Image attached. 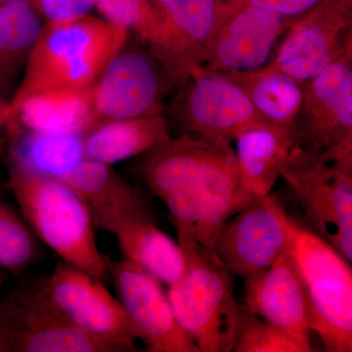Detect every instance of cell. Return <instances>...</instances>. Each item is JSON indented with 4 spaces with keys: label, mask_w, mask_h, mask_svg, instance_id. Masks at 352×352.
I'll return each instance as SVG.
<instances>
[{
    "label": "cell",
    "mask_w": 352,
    "mask_h": 352,
    "mask_svg": "<svg viewBox=\"0 0 352 352\" xmlns=\"http://www.w3.org/2000/svg\"><path fill=\"white\" fill-rule=\"evenodd\" d=\"M138 173L168 208L177 242L204 251L214 252L223 224L254 201L241 182L232 146L187 132L143 154Z\"/></svg>",
    "instance_id": "6da1fadb"
},
{
    "label": "cell",
    "mask_w": 352,
    "mask_h": 352,
    "mask_svg": "<svg viewBox=\"0 0 352 352\" xmlns=\"http://www.w3.org/2000/svg\"><path fill=\"white\" fill-rule=\"evenodd\" d=\"M9 186L38 239L72 264L106 283L116 261L99 250L85 201L68 184L23 164L6 161Z\"/></svg>",
    "instance_id": "7a4b0ae2"
},
{
    "label": "cell",
    "mask_w": 352,
    "mask_h": 352,
    "mask_svg": "<svg viewBox=\"0 0 352 352\" xmlns=\"http://www.w3.org/2000/svg\"><path fill=\"white\" fill-rule=\"evenodd\" d=\"M129 36L126 30L90 15L69 24L45 25L7 106L9 120L32 95L91 87L112 58L126 47Z\"/></svg>",
    "instance_id": "3957f363"
},
{
    "label": "cell",
    "mask_w": 352,
    "mask_h": 352,
    "mask_svg": "<svg viewBox=\"0 0 352 352\" xmlns=\"http://www.w3.org/2000/svg\"><path fill=\"white\" fill-rule=\"evenodd\" d=\"M179 245L186 267L166 292L176 320L200 352L232 351L243 310L234 296L233 274L214 252Z\"/></svg>",
    "instance_id": "277c9868"
},
{
    "label": "cell",
    "mask_w": 352,
    "mask_h": 352,
    "mask_svg": "<svg viewBox=\"0 0 352 352\" xmlns=\"http://www.w3.org/2000/svg\"><path fill=\"white\" fill-rule=\"evenodd\" d=\"M289 252L305 289L312 333L329 352H351V263L298 221Z\"/></svg>",
    "instance_id": "5b68a950"
},
{
    "label": "cell",
    "mask_w": 352,
    "mask_h": 352,
    "mask_svg": "<svg viewBox=\"0 0 352 352\" xmlns=\"http://www.w3.org/2000/svg\"><path fill=\"white\" fill-rule=\"evenodd\" d=\"M281 177L305 212L307 226L352 261V173L329 163L319 153L296 145Z\"/></svg>",
    "instance_id": "8992f818"
},
{
    "label": "cell",
    "mask_w": 352,
    "mask_h": 352,
    "mask_svg": "<svg viewBox=\"0 0 352 352\" xmlns=\"http://www.w3.org/2000/svg\"><path fill=\"white\" fill-rule=\"evenodd\" d=\"M0 352L119 351L72 325L38 280L0 298Z\"/></svg>",
    "instance_id": "52a82bcc"
},
{
    "label": "cell",
    "mask_w": 352,
    "mask_h": 352,
    "mask_svg": "<svg viewBox=\"0 0 352 352\" xmlns=\"http://www.w3.org/2000/svg\"><path fill=\"white\" fill-rule=\"evenodd\" d=\"M302 87L298 145L352 173V52Z\"/></svg>",
    "instance_id": "ba28073f"
},
{
    "label": "cell",
    "mask_w": 352,
    "mask_h": 352,
    "mask_svg": "<svg viewBox=\"0 0 352 352\" xmlns=\"http://www.w3.org/2000/svg\"><path fill=\"white\" fill-rule=\"evenodd\" d=\"M178 87L173 113L187 133L231 145L243 132L277 126L264 119L245 92L221 72L198 67Z\"/></svg>",
    "instance_id": "9c48e42d"
},
{
    "label": "cell",
    "mask_w": 352,
    "mask_h": 352,
    "mask_svg": "<svg viewBox=\"0 0 352 352\" xmlns=\"http://www.w3.org/2000/svg\"><path fill=\"white\" fill-rule=\"evenodd\" d=\"M296 226V220L270 192L227 220L215 240L214 252L227 270L245 279L289 252Z\"/></svg>",
    "instance_id": "30bf717a"
},
{
    "label": "cell",
    "mask_w": 352,
    "mask_h": 352,
    "mask_svg": "<svg viewBox=\"0 0 352 352\" xmlns=\"http://www.w3.org/2000/svg\"><path fill=\"white\" fill-rule=\"evenodd\" d=\"M270 66L302 85L352 52V0H321L294 18Z\"/></svg>",
    "instance_id": "8fae6325"
},
{
    "label": "cell",
    "mask_w": 352,
    "mask_h": 352,
    "mask_svg": "<svg viewBox=\"0 0 352 352\" xmlns=\"http://www.w3.org/2000/svg\"><path fill=\"white\" fill-rule=\"evenodd\" d=\"M43 282L51 302L72 325L119 352L136 351L141 333L103 282L65 261Z\"/></svg>",
    "instance_id": "7c38bea8"
},
{
    "label": "cell",
    "mask_w": 352,
    "mask_h": 352,
    "mask_svg": "<svg viewBox=\"0 0 352 352\" xmlns=\"http://www.w3.org/2000/svg\"><path fill=\"white\" fill-rule=\"evenodd\" d=\"M124 48L112 58L92 85L99 122L163 113L164 96L175 87L163 66L147 50Z\"/></svg>",
    "instance_id": "4fadbf2b"
},
{
    "label": "cell",
    "mask_w": 352,
    "mask_h": 352,
    "mask_svg": "<svg viewBox=\"0 0 352 352\" xmlns=\"http://www.w3.org/2000/svg\"><path fill=\"white\" fill-rule=\"evenodd\" d=\"M292 18L258 7L220 2L212 45L204 66L214 71H252L270 63Z\"/></svg>",
    "instance_id": "5bb4252c"
},
{
    "label": "cell",
    "mask_w": 352,
    "mask_h": 352,
    "mask_svg": "<svg viewBox=\"0 0 352 352\" xmlns=\"http://www.w3.org/2000/svg\"><path fill=\"white\" fill-rule=\"evenodd\" d=\"M111 278L118 300L151 352H200L176 320L162 282L124 258L113 264Z\"/></svg>",
    "instance_id": "9a60e30c"
},
{
    "label": "cell",
    "mask_w": 352,
    "mask_h": 352,
    "mask_svg": "<svg viewBox=\"0 0 352 352\" xmlns=\"http://www.w3.org/2000/svg\"><path fill=\"white\" fill-rule=\"evenodd\" d=\"M163 27L148 52L163 66L175 87L207 62L219 17V0H157Z\"/></svg>",
    "instance_id": "2e32d148"
},
{
    "label": "cell",
    "mask_w": 352,
    "mask_h": 352,
    "mask_svg": "<svg viewBox=\"0 0 352 352\" xmlns=\"http://www.w3.org/2000/svg\"><path fill=\"white\" fill-rule=\"evenodd\" d=\"M56 178L85 201L94 226L113 235L127 221L153 217L144 190L129 184L109 164L83 157Z\"/></svg>",
    "instance_id": "e0dca14e"
},
{
    "label": "cell",
    "mask_w": 352,
    "mask_h": 352,
    "mask_svg": "<svg viewBox=\"0 0 352 352\" xmlns=\"http://www.w3.org/2000/svg\"><path fill=\"white\" fill-rule=\"evenodd\" d=\"M244 281V307L249 311L311 344L305 289L289 250Z\"/></svg>",
    "instance_id": "ac0fdd59"
},
{
    "label": "cell",
    "mask_w": 352,
    "mask_h": 352,
    "mask_svg": "<svg viewBox=\"0 0 352 352\" xmlns=\"http://www.w3.org/2000/svg\"><path fill=\"white\" fill-rule=\"evenodd\" d=\"M92 85L83 89L44 90L32 95L16 110L10 126L34 133L83 135L99 122Z\"/></svg>",
    "instance_id": "d6986e66"
},
{
    "label": "cell",
    "mask_w": 352,
    "mask_h": 352,
    "mask_svg": "<svg viewBox=\"0 0 352 352\" xmlns=\"http://www.w3.org/2000/svg\"><path fill=\"white\" fill-rule=\"evenodd\" d=\"M234 141L241 182L254 200L270 193L289 152L300 144L298 132L280 126L250 129Z\"/></svg>",
    "instance_id": "ffe728a7"
},
{
    "label": "cell",
    "mask_w": 352,
    "mask_h": 352,
    "mask_svg": "<svg viewBox=\"0 0 352 352\" xmlns=\"http://www.w3.org/2000/svg\"><path fill=\"white\" fill-rule=\"evenodd\" d=\"M170 138L163 113L100 120L82 136L85 157L109 166L145 154Z\"/></svg>",
    "instance_id": "44dd1931"
},
{
    "label": "cell",
    "mask_w": 352,
    "mask_h": 352,
    "mask_svg": "<svg viewBox=\"0 0 352 352\" xmlns=\"http://www.w3.org/2000/svg\"><path fill=\"white\" fill-rule=\"evenodd\" d=\"M45 27L32 1L0 6V97L10 102Z\"/></svg>",
    "instance_id": "7402d4cb"
},
{
    "label": "cell",
    "mask_w": 352,
    "mask_h": 352,
    "mask_svg": "<svg viewBox=\"0 0 352 352\" xmlns=\"http://www.w3.org/2000/svg\"><path fill=\"white\" fill-rule=\"evenodd\" d=\"M115 235L124 258L138 264L162 283L168 286L184 272V251L178 242L157 228L153 217L127 221Z\"/></svg>",
    "instance_id": "603a6c76"
},
{
    "label": "cell",
    "mask_w": 352,
    "mask_h": 352,
    "mask_svg": "<svg viewBox=\"0 0 352 352\" xmlns=\"http://www.w3.org/2000/svg\"><path fill=\"white\" fill-rule=\"evenodd\" d=\"M221 73L245 92L264 119L275 126L298 132L296 122L302 107V87L295 78L270 65L252 71Z\"/></svg>",
    "instance_id": "cb8c5ba5"
},
{
    "label": "cell",
    "mask_w": 352,
    "mask_h": 352,
    "mask_svg": "<svg viewBox=\"0 0 352 352\" xmlns=\"http://www.w3.org/2000/svg\"><path fill=\"white\" fill-rule=\"evenodd\" d=\"M95 7L109 23L133 34L147 51L161 34L163 12L157 0H96Z\"/></svg>",
    "instance_id": "d4e9b609"
},
{
    "label": "cell",
    "mask_w": 352,
    "mask_h": 352,
    "mask_svg": "<svg viewBox=\"0 0 352 352\" xmlns=\"http://www.w3.org/2000/svg\"><path fill=\"white\" fill-rule=\"evenodd\" d=\"M38 256V237L31 226L0 198V267L20 274Z\"/></svg>",
    "instance_id": "484cf974"
},
{
    "label": "cell",
    "mask_w": 352,
    "mask_h": 352,
    "mask_svg": "<svg viewBox=\"0 0 352 352\" xmlns=\"http://www.w3.org/2000/svg\"><path fill=\"white\" fill-rule=\"evenodd\" d=\"M310 342L298 339L283 329L258 316L243 307L239 324L234 339L235 352H311Z\"/></svg>",
    "instance_id": "4316f807"
},
{
    "label": "cell",
    "mask_w": 352,
    "mask_h": 352,
    "mask_svg": "<svg viewBox=\"0 0 352 352\" xmlns=\"http://www.w3.org/2000/svg\"><path fill=\"white\" fill-rule=\"evenodd\" d=\"M96 0H32L46 25L69 24L82 19L95 7Z\"/></svg>",
    "instance_id": "83f0119b"
},
{
    "label": "cell",
    "mask_w": 352,
    "mask_h": 352,
    "mask_svg": "<svg viewBox=\"0 0 352 352\" xmlns=\"http://www.w3.org/2000/svg\"><path fill=\"white\" fill-rule=\"evenodd\" d=\"M320 1L321 0H220L226 6L258 7L281 14L292 19L307 12Z\"/></svg>",
    "instance_id": "f1b7e54d"
},
{
    "label": "cell",
    "mask_w": 352,
    "mask_h": 352,
    "mask_svg": "<svg viewBox=\"0 0 352 352\" xmlns=\"http://www.w3.org/2000/svg\"><path fill=\"white\" fill-rule=\"evenodd\" d=\"M8 103L0 97V159H6L10 139V120L7 115Z\"/></svg>",
    "instance_id": "f546056e"
},
{
    "label": "cell",
    "mask_w": 352,
    "mask_h": 352,
    "mask_svg": "<svg viewBox=\"0 0 352 352\" xmlns=\"http://www.w3.org/2000/svg\"><path fill=\"white\" fill-rule=\"evenodd\" d=\"M8 273V271L0 267V291H1L2 287H3L4 283L6 282Z\"/></svg>",
    "instance_id": "4dcf8cb0"
},
{
    "label": "cell",
    "mask_w": 352,
    "mask_h": 352,
    "mask_svg": "<svg viewBox=\"0 0 352 352\" xmlns=\"http://www.w3.org/2000/svg\"><path fill=\"white\" fill-rule=\"evenodd\" d=\"M13 1H32V0H0V6L4 3H8V2Z\"/></svg>",
    "instance_id": "1f68e13d"
},
{
    "label": "cell",
    "mask_w": 352,
    "mask_h": 352,
    "mask_svg": "<svg viewBox=\"0 0 352 352\" xmlns=\"http://www.w3.org/2000/svg\"><path fill=\"white\" fill-rule=\"evenodd\" d=\"M3 185H2L1 182H0V198H2V195H3Z\"/></svg>",
    "instance_id": "d6a6232c"
}]
</instances>
